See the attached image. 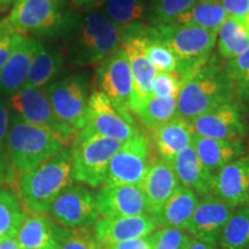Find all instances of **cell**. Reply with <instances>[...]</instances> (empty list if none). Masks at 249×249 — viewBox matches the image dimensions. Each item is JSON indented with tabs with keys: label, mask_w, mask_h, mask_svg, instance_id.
<instances>
[{
	"label": "cell",
	"mask_w": 249,
	"mask_h": 249,
	"mask_svg": "<svg viewBox=\"0 0 249 249\" xmlns=\"http://www.w3.org/2000/svg\"><path fill=\"white\" fill-rule=\"evenodd\" d=\"M95 79L97 90L105 93L121 112L132 114L133 79L128 59L123 49L99 62Z\"/></svg>",
	"instance_id": "cell-14"
},
{
	"label": "cell",
	"mask_w": 249,
	"mask_h": 249,
	"mask_svg": "<svg viewBox=\"0 0 249 249\" xmlns=\"http://www.w3.org/2000/svg\"><path fill=\"white\" fill-rule=\"evenodd\" d=\"M62 65H64V59L57 50L46 48L42 43L37 42L35 53L28 71L26 85L42 88L58 75Z\"/></svg>",
	"instance_id": "cell-27"
},
{
	"label": "cell",
	"mask_w": 249,
	"mask_h": 249,
	"mask_svg": "<svg viewBox=\"0 0 249 249\" xmlns=\"http://www.w3.org/2000/svg\"><path fill=\"white\" fill-rule=\"evenodd\" d=\"M121 30H123L121 49L124 50L127 59H128L133 79V96L130 111L134 114H138L148 99L150 98L152 82L157 74V70L151 64L144 52L148 27L138 23Z\"/></svg>",
	"instance_id": "cell-8"
},
{
	"label": "cell",
	"mask_w": 249,
	"mask_h": 249,
	"mask_svg": "<svg viewBox=\"0 0 249 249\" xmlns=\"http://www.w3.org/2000/svg\"><path fill=\"white\" fill-rule=\"evenodd\" d=\"M59 224L44 213L26 218L18 232V242L23 249H55Z\"/></svg>",
	"instance_id": "cell-26"
},
{
	"label": "cell",
	"mask_w": 249,
	"mask_h": 249,
	"mask_svg": "<svg viewBox=\"0 0 249 249\" xmlns=\"http://www.w3.org/2000/svg\"><path fill=\"white\" fill-rule=\"evenodd\" d=\"M182 87V80L176 71H157L152 82V96L158 97H178Z\"/></svg>",
	"instance_id": "cell-39"
},
{
	"label": "cell",
	"mask_w": 249,
	"mask_h": 249,
	"mask_svg": "<svg viewBox=\"0 0 249 249\" xmlns=\"http://www.w3.org/2000/svg\"><path fill=\"white\" fill-rule=\"evenodd\" d=\"M247 149H248V151H247V154L249 155V145H247Z\"/></svg>",
	"instance_id": "cell-51"
},
{
	"label": "cell",
	"mask_w": 249,
	"mask_h": 249,
	"mask_svg": "<svg viewBox=\"0 0 249 249\" xmlns=\"http://www.w3.org/2000/svg\"><path fill=\"white\" fill-rule=\"evenodd\" d=\"M36 45V39L21 34L11 57L0 68V92L13 96L26 85Z\"/></svg>",
	"instance_id": "cell-22"
},
{
	"label": "cell",
	"mask_w": 249,
	"mask_h": 249,
	"mask_svg": "<svg viewBox=\"0 0 249 249\" xmlns=\"http://www.w3.org/2000/svg\"><path fill=\"white\" fill-rule=\"evenodd\" d=\"M151 147L142 133L124 142L108 163L104 185H140L151 164Z\"/></svg>",
	"instance_id": "cell-12"
},
{
	"label": "cell",
	"mask_w": 249,
	"mask_h": 249,
	"mask_svg": "<svg viewBox=\"0 0 249 249\" xmlns=\"http://www.w3.org/2000/svg\"><path fill=\"white\" fill-rule=\"evenodd\" d=\"M12 108L21 119L57 135L65 144H71L76 132L61 123L50 103L48 89L24 85L11 97Z\"/></svg>",
	"instance_id": "cell-10"
},
{
	"label": "cell",
	"mask_w": 249,
	"mask_h": 249,
	"mask_svg": "<svg viewBox=\"0 0 249 249\" xmlns=\"http://www.w3.org/2000/svg\"><path fill=\"white\" fill-rule=\"evenodd\" d=\"M7 129H8V112L5 105L0 102V145H5Z\"/></svg>",
	"instance_id": "cell-44"
},
{
	"label": "cell",
	"mask_w": 249,
	"mask_h": 249,
	"mask_svg": "<svg viewBox=\"0 0 249 249\" xmlns=\"http://www.w3.org/2000/svg\"><path fill=\"white\" fill-rule=\"evenodd\" d=\"M17 171L14 170L5 145H0V185H13Z\"/></svg>",
	"instance_id": "cell-41"
},
{
	"label": "cell",
	"mask_w": 249,
	"mask_h": 249,
	"mask_svg": "<svg viewBox=\"0 0 249 249\" xmlns=\"http://www.w3.org/2000/svg\"><path fill=\"white\" fill-rule=\"evenodd\" d=\"M198 0H156L152 6L151 22L157 24L172 23Z\"/></svg>",
	"instance_id": "cell-37"
},
{
	"label": "cell",
	"mask_w": 249,
	"mask_h": 249,
	"mask_svg": "<svg viewBox=\"0 0 249 249\" xmlns=\"http://www.w3.org/2000/svg\"><path fill=\"white\" fill-rule=\"evenodd\" d=\"M210 194L239 208L249 204V155L227 164L214 174Z\"/></svg>",
	"instance_id": "cell-18"
},
{
	"label": "cell",
	"mask_w": 249,
	"mask_h": 249,
	"mask_svg": "<svg viewBox=\"0 0 249 249\" xmlns=\"http://www.w3.org/2000/svg\"><path fill=\"white\" fill-rule=\"evenodd\" d=\"M123 30L105 14L93 12L85 17L71 49L75 66H93L121 49Z\"/></svg>",
	"instance_id": "cell-6"
},
{
	"label": "cell",
	"mask_w": 249,
	"mask_h": 249,
	"mask_svg": "<svg viewBox=\"0 0 249 249\" xmlns=\"http://www.w3.org/2000/svg\"><path fill=\"white\" fill-rule=\"evenodd\" d=\"M144 52L157 71H177L178 59L169 46L160 42L155 35L154 27H148Z\"/></svg>",
	"instance_id": "cell-35"
},
{
	"label": "cell",
	"mask_w": 249,
	"mask_h": 249,
	"mask_svg": "<svg viewBox=\"0 0 249 249\" xmlns=\"http://www.w3.org/2000/svg\"><path fill=\"white\" fill-rule=\"evenodd\" d=\"M235 101L234 87L224 65L211 57L183 83L177 97V116L191 121L204 112Z\"/></svg>",
	"instance_id": "cell-1"
},
{
	"label": "cell",
	"mask_w": 249,
	"mask_h": 249,
	"mask_svg": "<svg viewBox=\"0 0 249 249\" xmlns=\"http://www.w3.org/2000/svg\"><path fill=\"white\" fill-rule=\"evenodd\" d=\"M154 249H185L192 236L182 230L160 227L152 232Z\"/></svg>",
	"instance_id": "cell-38"
},
{
	"label": "cell",
	"mask_w": 249,
	"mask_h": 249,
	"mask_svg": "<svg viewBox=\"0 0 249 249\" xmlns=\"http://www.w3.org/2000/svg\"><path fill=\"white\" fill-rule=\"evenodd\" d=\"M217 45L219 54L226 60L245 53L249 49V33L244 20L227 17L218 30Z\"/></svg>",
	"instance_id": "cell-29"
},
{
	"label": "cell",
	"mask_w": 249,
	"mask_h": 249,
	"mask_svg": "<svg viewBox=\"0 0 249 249\" xmlns=\"http://www.w3.org/2000/svg\"><path fill=\"white\" fill-rule=\"evenodd\" d=\"M79 132L107 136L123 142L141 133L132 114L121 112L105 93L97 89L89 96L86 124Z\"/></svg>",
	"instance_id": "cell-9"
},
{
	"label": "cell",
	"mask_w": 249,
	"mask_h": 249,
	"mask_svg": "<svg viewBox=\"0 0 249 249\" xmlns=\"http://www.w3.org/2000/svg\"><path fill=\"white\" fill-rule=\"evenodd\" d=\"M244 23H245L246 29H247L248 33H249V11H248V13L246 14V17L244 18Z\"/></svg>",
	"instance_id": "cell-49"
},
{
	"label": "cell",
	"mask_w": 249,
	"mask_h": 249,
	"mask_svg": "<svg viewBox=\"0 0 249 249\" xmlns=\"http://www.w3.org/2000/svg\"><path fill=\"white\" fill-rule=\"evenodd\" d=\"M71 181V150L62 149L36 169L23 173L18 188L24 204L31 213H45Z\"/></svg>",
	"instance_id": "cell-2"
},
{
	"label": "cell",
	"mask_w": 249,
	"mask_h": 249,
	"mask_svg": "<svg viewBox=\"0 0 249 249\" xmlns=\"http://www.w3.org/2000/svg\"><path fill=\"white\" fill-rule=\"evenodd\" d=\"M194 134L191 121L176 116L151 132L152 147L156 156L160 160L172 163L173 158L179 151L193 144Z\"/></svg>",
	"instance_id": "cell-23"
},
{
	"label": "cell",
	"mask_w": 249,
	"mask_h": 249,
	"mask_svg": "<svg viewBox=\"0 0 249 249\" xmlns=\"http://www.w3.org/2000/svg\"><path fill=\"white\" fill-rule=\"evenodd\" d=\"M219 249H249V204L235 208L220 234Z\"/></svg>",
	"instance_id": "cell-31"
},
{
	"label": "cell",
	"mask_w": 249,
	"mask_h": 249,
	"mask_svg": "<svg viewBox=\"0 0 249 249\" xmlns=\"http://www.w3.org/2000/svg\"><path fill=\"white\" fill-rule=\"evenodd\" d=\"M144 0H107L105 15L121 29L141 22L145 14Z\"/></svg>",
	"instance_id": "cell-33"
},
{
	"label": "cell",
	"mask_w": 249,
	"mask_h": 249,
	"mask_svg": "<svg viewBox=\"0 0 249 249\" xmlns=\"http://www.w3.org/2000/svg\"><path fill=\"white\" fill-rule=\"evenodd\" d=\"M139 186L148 202L149 213L156 218L180 183L171 161L154 158Z\"/></svg>",
	"instance_id": "cell-20"
},
{
	"label": "cell",
	"mask_w": 249,
	"mask_h": 249,
	"mask_svg": "<svg viewBox=\"0 0 249 249\" xmlns=\"http://www.w3.org/2000/svg\"><path fill=\"white\" fill-rule=\"evenodd\" d=\"M197 202L198 196L194 192L179 186L155 218L156 224L158 227H172L186 231Z\"/></svg>",
	"instance_id": "cell-25"
},
{
	"label": "cell",
	"mask_w": 249,
	"mask_h": 249,
	"mask_svg": "<svg viewBox=\"0 0 249 249\" xmlns=\"http://www.w3.org/2000/svg\"><path fill=\"white\" fill-rule=\"evenodd\" d=\"M65 147L66 144L50 130L12 116L6 135V150L17 173L22 176L36 169Z\"/></svg>",
	"instance_id": "cell-4"
},
{
	"label": "cell",
	"mask_w": 249,
	"mask_h": 249,
	"mask_svg": "<svg viewBox=\"0 0 249 249\" xmlns=\"http://www.w3.org/2000/svg\"><path fill=\"white\" fill-rule=\"evenodd\" d=\"M15 0H0V14L8 11L9 7L14 5Z\"/></svg>",
	"instance_id": "cell-48"
},
{
	"label": "cell",
	"mask_w": 249,
	"mask_h": 249,
	"mask_svg": "<svg viewBox=\"0 0 249 249\" xmlns=\"http://www.w3.org/2000/svg\"><path fill=\"white\" fill-rule=\"evenodd\" d=\"M227 14L219 1L208 2L198 0L188 11L176 18L172 23L195 26L208 30H219Z\"/></svg>",
	"instance_id": "cell-30"
},
{
	"label": "cell",
	"mask_w": 249,
	"mask_h": 249,
	"mask_svg": "<svg viewBox=\"0 0 249 249\" xmlns=\"http://www.w3.org/2000/svg\"><path fill=\"white\" fill-rule=\"evenodd\" d=\"M104 249H110V248H107H107H104Z\"/></svg>",
	"instance_id": "cell-52"
},
{
	"label": "cell",
	"mask_w": 249,
	"mask_h": 249,
	"mask_svg": "<svg viewBox=\"0 0 249 249\" xmlns=\"http://www.w3.org/2000/svg\"><path fill=\"white\" fill-rule=\"evenodd\" d=\"M202 1H208V2H217L219 0H202Z\"/></svg>",
	"instance_id": "cell-50"
},
{
	"label": "cell",
	"mask_w": 249,
	"mask_h": 249,
	"mask_svg": "<svg viewBox=\"0 0 249 249\" xmlns=\"http://www.w3.org/2000/svg\"><path fill=\"white\" fill-rule=\"evenodd\" d=\"M73 1L75 2L76 6H79L81 8L89 9V8L96 7V6H98L99 4H102L104 0H73Z\"/></svg>",
	"instance_id": "cell-46"
},
{
	"label": "cell",
	"mask_w": 249,
	"mask_h": 249,
	"mask_svg": "<svg viewBox=\"0 0 249 249\" xmlns=\"http://www.w3.org/2000/svg\"><path fill=\"white\" fill-rule=\"evenodd\" d=\"M193 145L202 164L213 176L227 164L244 157L248 151L244 140L210 139L196 134L193 138Z\"/></svg>",
	"instance_id": "cell-21"
},
{
	"label": "cell",
	"mask_w": 249,
	"mask_h": 249,
	"mask_svg": "<svg viewBox=\"0 0 249 249\" xmlns=\"http://www.w3.org/2000/svg\"><path fill=\"white\" fill-rule=\"evenodd\" d=\"M172 165L180 186L191 189L197 196L210 194L213 176L202 164L194 145L191 144L179 151Z\"/></svg>",
	"instance_id": "cell-24"
},
{
	"label": "cell",
	"mask_w": 249,
	"mask_h": 249,
	"mask_svg": "<svg viewBox=\"0 0 249 249\" xmlns=\"http://www.w3.org/2000/svg\"><path fill=\"white\" fill-rule=\"evenodd\" d=\"M124 142L77 132L71 142V179L89 187L104 185L108 163Z\"/></svg>",
	"instance_id": "cell-5"
},
{
	"label": "cell",
	"mask_w": 249,
	"mask_h": 249,
	"mask_svg": "<svg viewBox=\"0 0 249 249\" xmlns=\"http://www.w3.org/2000/svg\"><path fill=\"white\" fill-rule=\"evenodd\" d=\"M152 27L156 37L169 46L178 59L176 73L181 77L182 85L209 61L217 43L218 31L214 30L177 23Z\"/></svg>",
	"instance_id": "cell-3"
},
{
	"label": "cell",
	"mask_w": 249,
	"mask_h": 249,
	"mask_svg": "<svg viewBox=\"0 0 249 249\" xmlns=\"http://www.w3.org/2000/svg\"><path fill=\"white\" fill-rule=\"evenodd\" d=\"M24 207L22 197L13 188H0V241L18 234L27 218Z\"/></svg>",
	"instance_id": "cell-28"
},
{
	"label": "cell",
	"mask_w": 249,
	"mask_h": 249,
	"mask_svg": "<svg viewBox=\"0 0 249 249\" xmlns=\"http://www.w3.org/2000/svg\"><path fill=\"white\" fill-rule=\"evenodd\" d=\"M21 34L12 29L4 20L0 22V68L11 57Z\"/></svg>",
	"instance_id": "cell-40"
},
{
	"label": "cell",
	"mask_w": 249,
	"mask_h": 249,
	"mask_svg": "<svg viewBox=\"0 0 249 249\" xmlns=\"http://www.w3.org/2000/svg\"><path fill=\"white\" fill-rule=\"evenodd\" d=\"M235 208L208 194L198 197L186 232L192 238L218 247L220 234Z\"/></svg>",
	"instance_id": "cell-16"
},
{
	"label": "cell",
	"mask_w": 249,
	"mask_h": 249,
	"mask_svg": "<svg viewBox=\"0 0 249 249\" xmlns=\"http://www.w3.org/2000/svg\"><path fill=\"white\" fill-rule=\"evenodd\" d=\"M101 217L120 218L149 213V205L138 185H103L95 195Z\"/></svg>",
	"instance_id": "cell-17"
},
{
	"label": "cell",
	"mask_w": 249,
	"mask_h": 249,
	"mask_svg": "<svg viewBox=\"0 0 249 249\" xmlns=\"http://www.w3.org/2000/svg\"><path fill=\"white\" fill-rule=\"evenodd\" d=\"M4 21L22 35L53 36L71 26L66 6L59 0H15Z\"/></svg>",
	"instance_id": "cell-7"
},
{
	"label": "cell",
	"mask_w": 249,
	"mask_h": 249,
	"mask_svg": "<svg viewBox=\"0 0 249 249\" xmlns=\"http://www.w3.org/2000/svg\"><path fill=\"white\" fill-rule=\"evenodd\" d=\"M0 249H23L13 238L0 241Z\"/></svg>",
	"instance_id": "cell-47"
},
{
	"label": "cell",
	"mask_w": 249,
	"mask_h": 249,
	"mask_svg": "<svg viewBox=\"0 0 249 249\" xmlns=\"http://www.w3.org/2000/svg\"><path fill=\"white\" fill-rule=\"evenodd\" d=\"M110 249H154V236L152 233L142 238L133 239V240L119 242V244L108 246Z\"/></svg>",
	"instance_id": "cell-43"
},
{
	"label": "cell",
	"mask_w": 249,
	"mask_h": 249,
	"mask_svg": "<svg viewBox=\"0 0 249 249\" xmlns=\"http://www.w3.org/2000/svg\"><path fill=\"white\" fill-rule=\"evenodd\" d=\"M136 116L149 132H154L177 116V98L151 95Z\"/></svg>",
	"instance_id": "cell-32"
},
{
	"label": "cell",
	"mask_w": 249,
	"mask_h": 249,
	"mask_svg": "<svg viewBox=\"0 0 249 249\" xmlns=\"http://www.w3.org/2000/svg\"><path fill=\"white\" fill-rule=\"evenodd\" d=\"M158 229L151 214L120 218L101 217L93 225V232L102 246H112L151 234Z\"/></svg>",
	"instance_id": "cell-19"
},
{
	"label": "cell",
	"mask_w": 249,
	"mask_h": 249,
	"mask_svg": "<svg viewBox=\"0 0 249 249\" xmlns=\"http://www.w3.org/2000/svg\"><path fill=\"white\" fill-rule=\"evenodd\" d=\"M51 107L59 120L74 132L86 124L89 101V82L83 74H71L51 83L48 88Z\"/></svg>",
	"instance_id": "cell-11"
},
{
	"label": "cell",
	"mask_w": 249,
	"mask_h": 249,
	"mask_svg": "<svg viewBox=\"0 0 249 249\" xmlns=\"http://www.w3.org/2000/svg\"><path fill=\"white\" fill-rule=\"evenodd\" d=\"M185 249H219V248L216 247V246H213L210 244H207V242L196 240V239L192 238L188 244L186 245Z\"/></svg>",
	"instance_id": "cell-45"
},
{
	"label": "cell",
	"mask_w": 249,
	"mask_h": 249,
	"mask_svg": "<svg viewBox=\"0 0 249 249\" xmlns=\"http://www.w3.org/2000/svg\"><path fill=\"white\" fill-rule=\"evenodd\" d=\"M249 116L238 101L211 108L191 120L196 135L210 139L245 140L248 136Z\"/></svg>",
	"instance_id": "cell-13"
},
{
	"label": "cell",
	"mask_w": 249,
	"mask_h": 249,
	"mask_svg": "<svg viewBox=\"0 0 249 249\" xmlns=\"http://www.w3.org/2000/svg\"><path fill=\"white\" fill-rule=\"evenodd\" d=\"M49 213L68 229H90L99 218L95 195L80 185L66 187L51 204Z\"/></svg>",
	"instance_id": "cell-15"
},
{
	"label": "cell",
	"mask_w": 249,
	"mask_h": 249,
	"mask_svg": "<svg viewBox=\"0 0 249 249\" xmlns=\"http://www.w3.org/2000/svg\"><path fill=\"white\" fill-rule=\"evenodd\" d=\"M227 17L242 18L249 11V0H219Z\"/></svg>",
	"instance_id": "cell-42"
},
{
	"label": "cell",
	"mask_w": 249,
	"mask_h": 249,
	"mask_svg": "<svg viewBox=\"0 0 249 249\" xmlns=\"http://www.w3.org/2000/svg\"><path fill=\"white\" fill-rule=\"evenodd\" d=\"M55 249H103L95 232L86 229H68L59 225Z\"/></svg>",
	"instance_id": "cell-36"
},
{
	"label": "cell",
	"mask_w": 249,
	"mask_h": 249,
	"mask_svg": "<svg viewBox=\"0 0 249 249\" xmlns=\"http://www.w3.org/2000/svg\"><path fill=\"white\" fill-rule=\"evenodd\" d=\"M224 68L234 87L235 99L249 116V49L239 57L227 60Z\"/></svg>",
	"instance_id": "cell-34"
}]
</instances>
